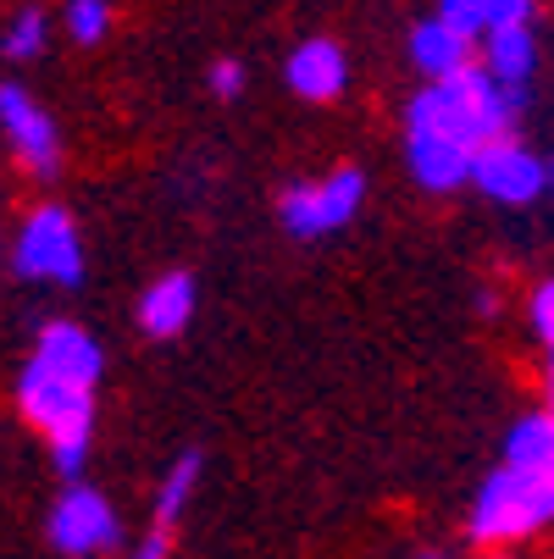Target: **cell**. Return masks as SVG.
<instances>
[{"label": "cell", "instance_id": "8fae6325", "mask_svg": "<svg viewBox=\"0 0 554 559\" xmlns=\"http://www.w3.org/2000/svg\"><path fill=\"white\" fill-rule=\"evenodd\" d=\"M411 167L427 189H455V183H465L471 150H460L455 139H444L433 128H411Z\"/></svg>", "mask_w": 554, "mask_h": 559}, {"label": "cell", "instance_id": "6da1fadb", "mask_svg": "<svg viewBox=\"0 0 554 559\" xmlns=\"http://www.w3.org/2000/svg\"><path fill=\"white\" fill-rule=\"evenodd\" d=\"M516 106H521V100H516L510 90H499L483 67H460V72L438 78L427 95H416L411 128H433V133H444V139H455L460 150L478 155L483 144L505 139Z\"/></svg>", "mask_w": 554, "mask_h": 559}, {"label": "cell", "instance_id": "e0dca14e", "mask_svg": "<svg viewBox=\"0 0 554 559\" xmlns=\"http://www.w3.org/2000/svg\"><path fill=\"white\" fill-rule=\"evenodd\" d=\"M39 45H45V12L28 7V12H17V23H12V34H7V56L28 61V56H39Z\"/></svg>", "mask_w": 554, "mask_h": 559}, {"label": "cell", "instance_id": "277c9868", "mask_svg": "<svg viewBox=\"0 0 554 559\" xmlns=\"http://www.w3.org/2000/svg\"><path fill=\"white\" fill-rule=\"evenodd\" d=\"M17 272L23 277H50V283H78L84 277V255H78V233L61 205H45L28 216L17 238Z\"/></svg>", "mask_w": 554, "mask_h": 559}, {"label": "cell", "instance_id": "ac0fdd59", "mask_svg": "<svg viewBox=\"0 0 554 559\" xmlns=\"http://www.w3.org/2000/svg\"><path fill=\"white\" fill-rule=\"evenodd\" d=\"M67 28H72V39L95 45V39L106 34V0H72V12H67Z\"/></svg>", "mask_w": 554, "mask_h": 559}, {"label": "cell", "instance_id": "5bb4252c", "mask_svg": "<svg viewBox=\"0 0 554 559\" xmlns=\"http://www.w3.org/2000/svg\"><path fill=\"white\" fill-rule=\"evenodd\" d=\"M411 56H416V67H422V72H433V78H449V72L471 67V61H465V56H471V39L449 34L444 23H422V28L411 34Z\"/></svg>", "mask_w": 554, "mask_h": 559}, {"label": "cell", "instance_id": "8992f818", "mask_svg": "<svg viewBox=\"0 0 554 559\" xmlns=\"http://www.w3.org/2000/svg\"><path fill=\"white\" fill-rule=\"evenodd\" d=\"M361 189H366V183H361V173H355V167L333 173L328 183L288 189V194H283V222H288V233L316 238V233L344 227V222L355 216V205H361Z\"/></svg>", "mask_w": 554, "mask_h": 559}, {"label": "cell", "instance_id": "7a4b0ae2", "mask_svg": "<svg viewBox=\"0 0 554 559\" xmlns=\"http://www.w3.org/2000/svg\"><path fill=\"white\" fill-rule=\"evenodd\" d=\"M17 393H23L28 421L56 443V465H61V471H78V465H84V449H90V411H95L90 388L61 382V377H50L45 366H28Z\"/></svg>", "mask_w": 554, "mask_h": 559}, {"label": "cell", "instance_id": "4fadbf2b", "mask_svg": "<svg viewBox=\"0 0 554 559\" xmlns=\"http://www.w3.org/2000/svg\"><path fill=\"white\" fill-rule=\"evenodd\" d=\"M189 316H195V283L189 277H162L150 294H144V305H139V322H144V333H155V338H173V333H184L189 328Z\"/></svg>", "mask_w": 554, "mask_h": 559}, {"label": "cell", "instance_id": "30bf717a", "mask_svg": "<svg viewBox=\"0 0 554 559\" xmlns=\"http://www.w3.org/2000/svg\"><path fill=\"white\" fill-rule=\"evenodd\" d=\"M288 84H294L305 100H333V95L344 90V56H339V45H333V39L299 45L294 61H288Z\"/></svg>", "mask_w": 554, "mask_h": 559}, {"label": "cell", "instance_id": "7402d4cb", "mask_svg": "<svg viewBox=\"0 0 554 559\" xmlns=\"http://www.w3.org/2000/svg\"><path fill=\"white\" fill-rule=\"evenodd\" d=\"M211 90H216V95H239V90H245V67H239V61H216V67H211Z\"/></svg>", "mask_w": 554, "mask_h": 559}, {"label": "cell", "instance_id": "52a82bcc", "mask_svg": "<svg viewBox=\"0 0 554 559\" xmlns=\"http://www.w3.org/2000/svg\"><path fill=\"white\" fill-rule=\"evenodd\" d=\"M117 537H122V526H117L111 504H106L95 488H72V493H61V504L50 510V543H56L61 554H101V548H111Z\"/></svg>", "mask_w": 554, "mask_h": 559}, {"label": "cell", "instance_id": "9a60e30c", "mask_svg": "<svg viewBox=\"0 0 554 559\" xmlns=\"http://www.w3.org/2000/svg\"><path fill=\"white\" fill-rule=\"evenodd\" d=\"M505 471H521V476H549V465H554V421L549 416H527L516 432H510V443H505Z\"/></svg>", "mask_w": 554, "mask_h": 559}, {"label": "cell", "instance_id": "9c48e42d", "mask_svg": "<svg viewBox=\"0 0 554 559\" xmlns=\"http://www.w3.org/2000/svg\"><path fill=\"white\" fill-rule=\"evenodd\" d=\"M0 122H7V133L17 139L34 173H56V128L17 84H0Z\"/></svg>", "mask_w": 554, "mask_h": 559}, {"label": "cell", "instance_id": "ba28073f", "mask_svg": "<svg viewBox=\"0 0 554 559\" xmlns=\"http://www.w3.org/2000/svg\"><path fill=\"white\" fill-rule=\"evenodd\" d=\"M34 366H45L50 377L78 382V388H90V393H95V377H101V344H95L84 328H67V322H56V328H45Z\"/></svg>", "mask_w": 554, "mask_h": 559}, {"label": "cell", "instance_id": "2e32d148", "mask_svg": "<svg viewBox=\"0 0 554 559\" xmlns=\"http://www.w3.org/2000/svg\"><path fill=\"white\" fill-rule=\"evenodd\" d=\"M195 476H200V460L184 454V460L173 465V476L162 483V499H155V532H167V526L178 521V510H184V499H189V488H195Z\"/></svg>", "mask_w": 554, "mask_h": 559}, {"label": "cell", "instance_id": "603a6c76", "mask_svg": "<svg viewBox=\"0 0 554 559\" xmlns=\"http://www.w3.org/2000/svg\"><path fill=\"white\" fill-rule=\"evenodd\" d=\"M139 559H167V532H150L144 548H139Z\"/></svg>", "mask_w": 554, "mask_h": 559}, {"label": "cell", "instance_id": "5b68a950", "mask_svg": "<svg viewBox=\"0 0 554 559\" xmlns=\"http://www.w3.org/2000/svg\"><path fill=\"white\" fill-rule=\"evenodd\" d=\"M465 178H478V189L494 194V200H505V205H527V200H538L549 189V167L538 162L527 144H516V139L483 144L478 155H471Z\"/></svg>", "mask_w": 554, "mask_h": 559}, {"label": "cell", "instance_id": "ffe728a7", "mask_svg": "<svg viewBox=\"0 0 554 559\" xmlns=\"http://www.w3.org/2000/svg\"><path fill=\"white\" fill-rule=\"evenodd\" d=\"M483 7V28H510V23H527L532 0H478Z\"/></svg>", "mask_w": 554, "mask_h": 559}, {"label": "cell", "instance_id": "44dd1931", "mask_svg": "<svg viewBox=\"0 0 554 559\" xmlns=\"http://www.w3.org/2000/svg\"><path fill=\"white\" fill-rule=\"evenodd\" d=\"M532 333H538V344H549V333H554V288L549 283L532 294Z\"/></svg>", "mask_w": 554, "mask_h": 559}, {"label": "cell", "instance_id": "3957f363", "mask_svg": "<svg viewBox=\"0 0 554 559\" xmlns=\"http://www.w3.org/2000/svg\"><path fill=\"white\" fill-rule=\"evenodd\" d=\"M554 510V483L549 476H521V471H494L483 493H478V510H471V537L483 543H505V537H527L549 521Z\"/></svg>", "mask_w": 554, "mask_h": 559}, {"label": "cell", "instance_id": "d6986e66", "mask_svg": "<svg viewBox=\"0 0 554 559\" xmlns=\"http://www.w3.org/2000/svg\"><path fill=\"white\" fill-rule=\"evenodd\" d=\"M438 23H444L449 34L471 39V34H483V7H478V0H444V7H438Z\"/></svg>", "mask_w": 554, "mask_h": 559}, {"label": "cell", "instance_id": "7c38bea8", "mask_svg": "<svg viewBox=\"0 0 554 559\" xmlns=\"http://www.w3.org/2000/svg\"><path fill=\"white\" fill-rule=\"evenodd\" d=\"M483 50H488V67H483V72L494 78L499 90L516 95L527 78H532V61H538V56H532V28H527V23L488 28V45H483Z\"/></svg>", "mask_w": 554, "mask_h": 559}]
</instances>
